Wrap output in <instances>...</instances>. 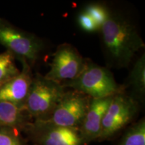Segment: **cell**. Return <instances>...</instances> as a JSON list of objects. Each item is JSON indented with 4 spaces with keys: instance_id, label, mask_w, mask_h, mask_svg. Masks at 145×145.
<instances>
[{
    "instance_id": "7",
    "label": "cell",
    "mask_w": 145,
    "mask_h": 145,
    "mask_svg": "<svg viewBox=\"0 0 145 145\" xmlns=\"http://www.w3.org/2000/svg\"><path fill=\"white\" fill-rule=\"evenodd\" d=\"M35 145H84L79 129L32 120L23 131Z\"/></svg>"
},
{
    "instance_id": "15",
    "label": "cell",
    "mask_w": 145,
    "mask_h": 145,
    "mask_svg": "<svg viewBox=\"0 0 145 145\" xmlns=\"http://www.w3.org/2000/svg\"><path fill=\"white\" fill-rule=\"evenodd\" d=\"M0 145H27L20 130L12 127H0Z\"/></svg>"
},
{
    "instance_id": "17",
    "label": "cell",
    "mask_w": 145,
    "mask_h": 145,
    "mask_svg": "<svg viewBox=\"0 0 145 145\" xmlns=\"http://www.w3.org/2000/svg\"><path fill=\"white\" fill-rule=\"evenodd\" d=\"M77 22L79 27L83 31L87 32H95L99 31L97 25L91 18L84 11L78 15Z\"/></svg>"
},
{
    "instance_id": "14",
    "label": "cell",
    "mask_w": 145,
    "mask_h": 145,
    "mask_svg": "<svg viewBox=\"0 0 145 145\" xmlns=\"http://www.w3.org/2000/svg\"><path fill=\"white\" fill-rule=\"evenodd\" d=\"M15 59L13 54L7 50L0 53V87L20 71L17 68Z\"/></svg>"
},
{
    "instance_id": "9",
    "label": "cell",
    "mask_w": 145,
    "mask_h": 145,
    "mask_svg": "<svg viewBox=\"0 0 145 145\" xmlns=\"http://www.w3.org/2000/svg\"><path fill=\"white\" fill-rule=\"evenodd\" d=\"M21 64L22 68L19 74L0 87V101L25 110V104L34 75L32 67L28 63L22 62Z\"/></svg>"
},
{
    "instance_id": "11",
    "label": "cell",
    "mask_w": 145,
    "mask_h": 145,
    "mask_svg": "<svg viewBox=\"0 0 145 145\" xmlns=\"http://www.w3.org/2000/svg\"><path fill=\"white\" fill-rule=\"evenodd\" d=\"M124 91L139 104L144 101L145 96V54H142L136 61L129 75L127 78L126 83L123 85Z\"/></svg>"
},
{
    "instance_id": "3",
    "label": "cell",
    "mask_w": 145,
    "mask_h": 145,
    "mask_svg": "<svg viewBox=\"0 0 145 145\" xmlns=\"http://www.w3.org/2000/svg\"><path fill=\"white\" fill-rule=\"evenodd\" d=\"M65 91L62 84L37 72L33 75L25 104V111L32 120H47Z\"/></svg>"
},
{
    "instance_id": "13",
    "label": "cell",
    "mask_w": 145,
    "mask_h": 145,
    "mask_svg": "<svg viewBox=\"0 0 145 145\" xmlns=\"http://www.w3.org/2000/svg\"><path fill=\"white\" fill-rule=\"evenodd\" d=\"M118 145H145L144 118L127 128Z\"/></svg>"
},
{
    "instance_id": "8",
    "label": "cell",
    "mask_w": 145,
    "mask_h": 145,
    "mask_svg": "<svg viewBox=\"0 0 145 145\" xmlns=\"http://www.w3.org/2000/svg\"><path fill=\"white\" fill-rule=\"evenodd\" d=\"M86 61L73 45L63 43L53 54L50 70L44 76L61 84L73 80L83 71Z\"/></svg>"
},
{
    "instance_id": "6",
    "label": "cell",
    "mask_w": 145,
    "mask_h": 145,
    "mask_svg": "<svg viewBox=\"0 0 145 145\" xmlns=\"http://www.w3.org/2000/svg\"><path fill=\"white\" fill-rule=\"evenodd\" d=\"M91 100L89 96L81 92L73 89L66 91L49 118L44 121L60 126L79 129Z\"/></svg>"
},
{
    "instance_id": "1",
    "label": "cell",
    "mask_w": 145,
    "mask_h": 145,
    "mask_svg": "<svg viewBox=\"0 0 145 145\" xmlns=\"http://www.w3.org/2000/svg\"><path fill=\"white\" fill-rule=\"evenodd\" d=\"M107 63L111 68L128 67L145 44L133 24L121 13L109 8L99 31Z\"/></svg>"
},
{
    "instance_id": "10",
    "label": "cell",
    "mask_w": 145,
    "mask_h": 145,
    "mask_svg": "<svg viewBox=\"0 0 145 145\" xmlns=\"http://www.w3.org/2000/svg\"><path fill=\"white\" fill-rule=\"evenodd\" d=\"M113 97L114 95L104 98L91 99L86 116L79 128L84 145H88L98 139L103 119Z\"/></svg>"
},
{
    "instance_id": "16",
    "label": "cell",
    "mask_w": 145,
    "mask_h": 145,
    "mask_svg": "<svg viewBox=\"0 0 145 145\" xmlns=\"http://www.w3.org/2000/svg\"><path fill=\"white\" fill-rule=\"evenodd\" d=\"M83 11L93 19L99 31L101 27L108 17L109 8L101 3H91L85 7Z\"/></svg>"
},
{
    "instance_id": "2",
    "label": "cell",
    "mask_w": 145,
    "mask_h": 145,
    "mask_svg": "<svg viewBox=\"0 0 145 145\" xmlns=\"http://www.w3.org/2000/svg\"><path fill=\"white\" fill-rule=\"evenodd\" d=\"M62 86L65 89L81 92L91 99L104 98L124 91L123 85L118 84L109 69L89 59H86L81 73L73 80L62 83Z\"/></svg>"
},
{
    "instance_id": "18",
    "label": "cell",
    "mask_w": 145,
    "mask_h": 145,
    "mask_svg": "<svg viewBox=\"0 0 145 145\" xmlns=\"http://www.w3.org/2000/svg\"><path fill=\"white\" fill-rule=\"evenodd\" d=\"M33 145H35V144H33Z\"/></svg>"
},
{
    "instance_id": "5",
    "label": "cell",
    "mask_w": 145,
    "mask_h": 145,
    "mask_svg": "<svg viewBox=\"0 0 145 145\" xmlns=\"http://www.w3.org/2000/svg\"><path fill=\"white\" fill-rule=\"evenodd\" d=\"M140 104L122 91L114 95L105 114L98 141L110 140L137 117Z\"/></svg>"
},
{
    "instance_id": "4",
    "label": "cell",
    "mask_w": 145,
    "mask_h": 145,
    "mask_svg": "<svg viewBox=\"0 0 145 145\" xmlns=\"http://www.w3.org/2000/svg\"><path fill=\"white\" fill-rule=\"evenodd\" d=\"M0 45L20 62H26L32 68L44 48L42 40L0 17Z\"/></svg>"
},
{
    "instance_id": "12",
    "label": "cell",
    "mask_w": 145,
    "mask_h": 145,
    "mask_svg": "<svg viewBox=\"0 0 145 145\" xmlns=\"http://www.w3.org/2000/svg\"><path fill=\"white\" fill-rule=\"evenodd\" d=\"M32 121L25 110L0 101V127H12L23 132Z\"/></svg>"
}]
</instances>
